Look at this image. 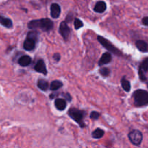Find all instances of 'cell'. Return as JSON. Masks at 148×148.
Masks as SVG:
<instances>
[{"instance_id": "8992f818", "label": "cell", "mask_w": 148, "mask_h": 148, "mask_svg": "<svg viewBox=\"0 0 148 148\" xmlns=\"http://www.w3.org/2000/svg\"><path fill=\"white\" fill-rule=\"evenodd\" d=\"M59 31L61 36L64 38V40H67L69 35H70V28H69V27L68 26L67 23L66 22H62L61 23L60 26H59Z\"/></svg>"}, {"instance_id": "9c48e42d", "label": "cell", "mask_w": 148, "mask_h": 148, "mask_svg": "<svg viewBox=\"0 0 148 148\" xmlns=\"http://www.w3.org/2000/svg\"><path fill=\"white\" fill-rule=\"evenodd\" d=\"M51 10V16L52 18L56 19L60 16L61 14V7L59 4H56V3H53L51 5L50 7Z\"/></svg>"}, {"instance_id": "d4e9b609", "label": "cell", "mask_w": 148, "mask_h": 148, "mask_svg": "<svg viewBox=\"0 0 148 148\" xmlns=\"http://www.w3.org/2000/svg\"><path fill=\"white\" fill-rule=\"evenodd\" d=\"M142 23H143V24L144 25L147 26L148 27V16L147 17H143V20H142Z\"/></svg>"}, {"instance_id": "4fadbf2b", "label": "cell", "mask_w": 148, "mask_h": 148, "mask_svg": "<svg viewBox=\"0 0 148 148\" xmlns=\"http://www.w3.org/2000/svg\"><path fill=\"white\" fill-rule=\"evenodd\" d=\"M55 107L59 111H64L66 107V102L63 98H56L55 100Z\"/></svg>"}, {"instance_id": "cb8c5ba5", "label": "cell", "mask_w": 148, "mask_h": 148, "mask_svg": "<svg viewBox=\"0 0 148 148\" xmlns=\"http://www.w3.org/2000/svg\"><path fill=\"white\" fill-rule=\"evenodd\" d=\"M53 59L55 62H59L61 59V55L59 53H55L53 56Z\"/></svg>"}, {"instance_id": "7a4b0ae2", "label": "cell", "mask_w": 148, "mask_h": 148, "mask_svg": "<svg viewBox=\"0 0 148 148\" xmlns=\"http://www.w3.org/2000/svg\"><path fill=\"white\" fill-rule=\"evenodd\" d=\"M134 103L136 106H148V92L145 90H137L132 95Z\"/></svg>"}, {"instance_id": "44dd1931", "label": "cell", "mask_w": 148, "mask_h": 148, "mask_svg": "<svg viewBox=\"0 0 148 148\" xmlns=\"http://www.w3.org/2000/svg\"><path fill=\"white\" fill-rule=\"evenodd\" d=\"M99 72L103 77H108L111 74V70H110L109 68L103 67L99 69Z\"/></svg>"}, {"instance_id": "8fae6325", "label": "cell", "mask_w": 148, "mask_h": 148, "mask_svg": "<svg viewBox=\"0 0 148 148\" xmlns=\"http://www.w3.org/2000/svg\"><path fill=\"white\" fill-rule=\"evenodd\" d=\"M136 47L139 51L143 53L148 52V43L146 41L143 40H138L135 42Z\"/></svg>"}, {"instance_id": "e0dca14e", "label": "cell", "mask_w": 148, "mask_h": 148, "mask_svg": "<svg viewBox=\"0 0 148 148\" xmlns=\"http://www.w3.org/2000/svg\"><path fill=\"white\" fill-rule=\"evenodd\" d=\"M62 86H63V83H62L61 81L53 80V81H52L51 83L49 88H50L51 90L55 91V90H57L60 89Z\"/></svg>"}, {"instance_id": "4316f807", "label": "cell", "mask_w": 148, "mask_h": 148, "mask_svg": "<svg viewBox=\"0 0 148 148\" xmlns=\"http://www.w3.org/2000/svg\"><path fill=\"white\" fill-rule=\"evenodd\" d=\"M147 128H148V127H147Z\"/></svg>"}, {"instance_id": "7c38bea8", "label": "cell", "mask_w": 148, "mask_h": 148, "mask_svg": "<svg viewBox=\"0 0 148 148\" xmlns=\"http://www.w3.org/2000/svg\"><path fill=\"white\" fill-rule=\"evenodd\" d=\"M32 59L30 56L24 55L18 59V64L22 66H27L31 64Z\"/></svg>"}, {"instance_id": "277c9868", "label": "cell", "mask_w": 148, "mask_h": 148, "mask_svg": "<svg viewBox=\"0 0 148 148\" xmlns=\"http://www.w3.org/2000/svg\"><path fill=\"white\" fill-rule=\"evenodd\" d=\"M97 38H98V42H99L106 49H107L108 51L111 52V53H114V54L116 55H118V56L121 55V52L116 47H115L109 40H108L107 39H106L105 38H103V36H98V37H97Z\"/></svg>"}, {"instance_id": "ffe728a7", "label": "cell", "mask_w": 148, "mask_h": 148, "mask_svg": "<svg viewBox=\"0 0 148 148\" xmlns=\"http://www.w3.org/2000/svg\"><path fill=\"white\" fill-rule=\"evenodd\" d=\"M104 135V131L101 129H96L92 133V137L94 139H101Z\"/></svg>"}, {"instance_id": "6da1fadb", "label": "cell", "mask_w": 148, "mask_h": 148, "mask_svg": "<svg viewBox=\"0 0 148 148\" xmlns=\"http://www.w3.org/2000/svg\"><path fill=\"white\" fill-rule=\"evenodd\" d=\"M27 27L29 29H32V30L40 29L43 31L46 32L53 29V23L52 20L48 18L33 20L29 22L28 24H27Z\"/></svg>"}, {"instance_id": "52a82bcc", "label": "cell", "mask_w": 148, "mask_h": 148, "mask_svg": "<svg viewBox=\"0 0 148 148\" xmlns=\"http://www.w3.org/2000/svg\"><path fill=\"white\" fill-rule=\"evenodd\" d=\"M38 42V40H35V39L31 38L30 37L26 38L25 40L23 43V48H24L25 50L28 51H30L33 50L36 47V44Z\"/></svg>"}, {"instance_id": "5b68a950", "label": "cell", "mask_w": 148, "mask_h": 148, "mask_svg": "<svg viewBox=\"0 0 148 148\" xmlns=\"http://www.w3.org/2000/svg\"><path fill=\"white\" fill-rule=\"evenodd\" d=\"M129 140L135 146H140L143 142V133L140 130H134L130 132L128 134Z\"/></svg>"}, {"instance_id": "d6986e66", "label": "cell", "mask_w": 148, "mask_h": 148, "mask_svg": "<svg viewBox=\"0 0 148 148\" xmlns=\"http://www.w3.org/2000/svg\"><path fill=\"white\" fill-rule=\"evenodd\" d=\"M139 71L143 72L144 74H145L146 72H148V57L145 59L143 61V62L140 64V67H139Z\"/></svg>"}, {"instance_id": "9a60e30c", "label": "cell", "mask_w": 148, "mask_h": 148, "mask_svg": "<svg viewBox=\"0 0 148 148\" xmlns=\"http://www.w3.org/2000/svg\"><path fill=\"white\" fill-rule=\"evenodd\" d=\"M0 24L9 29L12 27V21L11 19L7 18V17L2 15H0Z\"/></svg>"}, {"instance_id": "2e32d148", "label": "cell", "mask_w": 148, "mask_h": 148, "mask_svg": "<svg viewBox=\"0 0 148 148\" xmlns=\"http://www.w3.org/2000/svg\"><path fill=\"white\" fill-rule=\"evenodd\" d=\"M37 86L42 91H46L48 90V88H49V82L43 79H38V81L37 82Z\"/></svg>"}, {"instance_id": "30bf717a", "label": "cell", "mask_w": 148, "mask_h": 148, "mask_svg": "<svg viewBox=\"0 0 148 148\" xmlns=\"http://www.w3.org/2000/svg\"><path fill=\"white\" fill-rule=\"evenodd\" d=\"M112 60V56L109 52H106L103 54L101 56V59H100L99 62H98V65L100 66H103V65L107 64L110 63Z\"/></svg>"}, {"instance_id": "3957f363", "label": "cell", "mask_w": 148, "mask_h": 148, "mask_svg": "<svg viewBox=\"0 0 148 148\" xmlns=\"http://www.w3.org/2000/svg\"><path fill=\"white\" fill-rule=\"evenodd\" d=\"M68 114L70 118L75 120L79 124L81 128H84L85 127V123L83 122V119L85 115V111H81L76 108H71L68 111Z\"/></svg>"}, {"instance_id": "603a6c76", "label": "cell", "mask_w": 148, "mask_h": 148, "mask_svg": "<svg viewBox=\"0 0 148 148\" xmlns=\"http://www.w3.org/2000/svg\"><path fill=\"white\" fill-rule=\"evenodd\" d=\"M90 117V119H92L96 120L100 117V114L98 112H97V111H92V112H91Z\"/></svg>"}, {"instance_id": "5bb4252c", "label": "cell", "mask_w": 148, "mask_h": 148, "mask_svg": "<svg viewBox=\"0 0 148 148\" xmlns=\"http://www.w3.org/2000/svg\"><path fill=\"white\" fill-rule=\"evenodd\" d=\"M106 10V4L103 1H98L94 7V11L98 13H103Z\"/></svg>"}, {"instance_id": "ac0fdd59", "label": "cell", "mask_w": 148, "mask_h": 148, "mask_svg": "<svg viewBox=\"0 0 148 148\" xmlns=\"http://www.w3.org/2000/svg\"><path fill=\"white\" fill-rule=\"evenodd\" d=\"M121 86H122V88L126 91V92H130L131 90V84H130V82L129 80H127L126 79L125 77L121 79Z\"/></svg>"}, {"instance_id": "484cf974", "label": "cell", "mask_w": 148, "mask_h": 148, "mask_svg": "<svg viewBox=\"0 0 148 148\" xmlns=\"http://www.w3.org/2000/svg\"><path fill=\"white\" fill-rule=\"evenodd\" d=\"M147 88H148V82H147Z\"/></svg>"}, {"instance_id": "7402d4cb", "label": "cell", "mask_w": 148, "mask_h": 148, "mask_svg": "<svg viewBox=\"0 0 148 148\" xmlns=\"http://www.w3.org/2000/svg\"><path fill=\"white\" fill-rule=\"evenodd\" d=\"M75 23V27L76 30H78V29L83 27V23H82V20H79V19H77V18L75 19V23Z\"/></svg>"}, {"instance_id": "ba28073f", "label": "cell", "mask_w": 148, "mask_h": 148, "mask_svg": "<svg viewBox=\"0 0 148 148\" xmlns=\"http://www.w3.org/2000/svg\"><path fill=\"white\" fill-rule=\"evenodd\" d=\"M34 69L37 72L39 73H42L44 75H47V69H46V64L44 63V61L43 59H40L37 62L34 66Z\"/></svg>"}]
</instances>
